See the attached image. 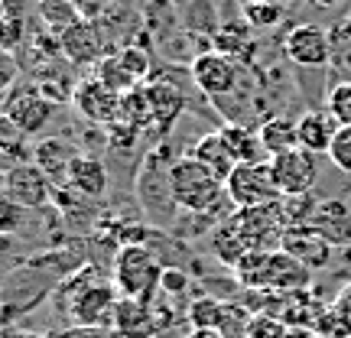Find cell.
<instances>
[{"mask_svg": "<svg viewBox=\"0 0 351 338\" xmlns=\"http://www.w3.org/2000/svg\"><path fill=\"white\" fill-rule=\"evenodd\" d=\"M283 202V199H280ZM263 205V208H238L208 231L212 234V254L221 263L238 267L247 254L280 251V238L287 231L283 205Z\"/></svg>", "mask_w": 351, "mask_h": 338, "instance_id": "obj_1", "label": "cell"}, {"mask_svg": "<svg viewBox=\"0 0 351 338\" xmlns=\"http://www.w3.org/2000/svg\"><path fill=\"white\" fill-rule=\"evenodd\" d=\"M238 280L247 289H274V293H302L313 280V270L293 261L283 251H257L247 254L244 261L234 267Z\"/></svg>", "mask_w": 351, "mask_h": 338, "instance_id": "obj_2", "label": "cell"}, {"mask_svg": "<svg viewBox=\"0 0 351 338\" xmlns=\"http://www.w3.org/2000/svg\"><path fill=\"white\" fill-rule=\"evenodd\" d=\"M169 182H173L176 205H179L182 215H212L221 202H228L225 182L212 169H205L195 156L173 160Z\"/></svg>", "mask_w": 351, "mask_h": 338, "instance_id": "obj_3", "label": "cell"}, {"mask_svg": "<svg viewBox=\"0 0 351 338\" xmlns=\"http://www.w3.org/2000/svg\"><path fill=\"white\" fill-rule=\"evenodd\" d=\"M163 270L150 244H121L111 263L114 289L121 300H153L163 283Z\"/></svg>", "mask_w": 351, "mask_h": 338, "instance_id": "obj_4", "label": "cell"}, {"mask_svg": "<svg viewBox=\"0 0 351 338\" xmlns=\"http://www.w3.org/2000/svg\"><path fill=\"white\" fill-rule=\"evenodd\" d=\"M163 156H166V150H150L143 156L140 173H137V199L153 225L173 228L182 212H179V205H176L173 182H169L173 163H163Z\"/></svg>", "mask_w": 351, "mask_h": 338, "instance_id": "obj_5", "label": "cell"}, {"mask_svg": "<svg viewBox=\"0 0 351 338\" xmlns=\"http://www.w3.org/2000/svg\"><path fill=\"white\" fill-rule=\"evenodd\" d=\"M117 302H121V293L114 289V283L91 280V283H82V287H72V300L65 302V315L75 326L111 328Z\"/></svg>", "mask_w": 351, "mask_h": 338, "instance_id": "obj_6", "label": "cell"}, {"mask_svg": "<svg viewBox=\"0 0 351 338\" xmlns=\"http://www.w3.org/2000/svg\"><path fill=\"white\" fill-rule=\"evenodd\" d=\"M225 192L234 208H263V205H276V202L283 199L274 182L270 163L234 166V173L225 179Z\"/></svg>", "mask_w": 351, "mask_h": 338, "instance_id": "obj_7", "label": "cell"}, {"mask_svg": "<svg viewBox=\"0 0 351 338\" xmlns=\"http://www.w3.org/2000/svg\"><path fill=\"white\" fill-rule=\"evenodd\" d=\"M0 104H3L0 114L10 117L26 137H36L39 130H46L52 121V114H56V101L46 98L36 85H20V82L10 88V95L0 101Z\"/></svg>", "mask_w": 351, "mask_h": 338, "instance_id": "obj_8", "label": "cell"}, {"mask_svg": "<svg viewBox=\"0 0 351 338\" xmlns=\"http://www.w3.org/2000/svg\"><path fill=\"white\" fill-rule=\"evenodd\" d=\"M270 173H274V182L283 199L313 195L315 182H319V156H313L309 150L296 147V150L274 156V160H270Z\"/></svg>", "mask_w": 351, "mask_h": 338, "instance_id": "obj_9", "label": "cell"}, {"mask_svg": "<svg viewBox=\"0 0 351 338\" xmlns=\"http://www.w3.org/2000/svg\"><path fill=\"white\" fill-rule=\"evenodd\" d=\"M3 192L20 208H46L56 195V186L36 163H13L3 173Z\"/></svg>", "mask_w": 351, "mask_h": 338, "instance_id": "obj_10", "label": "cell"}, {"mask_svg": "<svg viewBox=\"0 0 351 338\" xmlns=\"http://www.w3.org/2000/svg\"><path fill=\"white\" fill-rule=\"evenodd\" d=\"M72 108H75L88 124L95 127H111L121 117V95H114L108 85H101L98 78H78L75 91H72Z\"/></svg>", "mask_w": 351, "mask_h": 338, "instance_id": "obj_11", "label": "cell"}, {"mask_svg": "<svg viewBox=\"0 0 351 338\" xmlns=\"http://www.w3.org/2000/svg\"><path fill=\"white\" fill-rule=\"evenodd\" d=\"M283 56L289 62L302 65V69H315L332 59V43L328 33L315 23H293L287 39H283Z\"/></svg>", "mask_w": 351, "mask_h": 338, "instance_id": "obj_12", "label": "cell"}, {"mask_svg": "<svg viewBox=\"0 0 351 338\" xmlns=\"http://www.w3.org/2000/svg\"><path fill=\"white\" fill-rule=\"evenodd\" d=\"M59 39V52H62V59L72 69H88V65H98L104 59V36H101V29L91 20H78L75 26H69Z\"/></svg>", "mask_w": 351, "mask_h": 338, "instance_id": "obj_13", "label": "cell"}, {"mask_svg": "<svg viewBox=\"0 0 351 338\" xmlns=\"http://www.w3.org/2000/svg\"><path fill=\"white\" fill-rule=\"evenodd\" d=\"M192 78L208 98H225L238 88V65L225 52H202L192 62Z\"/></svg>", "mask_w": 351, "mask_h": 338, "instance_id": "obj_14", "label": "cell"}, {"mask_svg": "<svg viewBox=\"0 0 351 338\" xmlns=\"http://www.w3.org/2000/svg\"><path fill=\"white\" fill-rule=\"evenodd\" d=\"M309 228L332 248H351V205L341 199L315 202Z\"/></svg>", "mask_w": 351, "mask_h": 338, "instance_id": "obj_15", "label": "cell"}, {"mask_svg": "<svg viewBox=\"0 0 351 338\" xmlns=\"http://www.w3.org/2000/svg\"><path fill=\"white\" fill-rule=\"evenodd\" d=\"M280 251L289 254L293 261H300L309 270H322V267H328L335 248L326 244L309 225H289L283 231V238H280Z\"/></svg>", "mask_w": 351, "mask_h": 338, "instance_id": "obj_16", "label": "cell"}, {"mask_svg": "<svg viewBox=\"0 0 351 338\" xmlns=\"http://www.w3.org/2000/svg\"><path fill=\"white\" fill-rule=\"evenodd\" d=\"M111 328L117 338H156L163 322L153 309V300H121Z\"/></svg>", "mask_w": 351, "mask_h": 338, "instance_id": "obj_17", "label": "cell"}, {"mask_svg": "<svg viewBox=\"0 0 351 338\" xmlns=\"http://www.w3.org/2000/svg\"><path fill=\"white\" fill-rule=\"evenodd\" d=\"M65 186L72 189L78 199H104V192L111 186V176H108V166L101 163L98 156L78 153L75 160H72V166H69Z\"/></svg>", "mask_w": 351, "mask_h": 338, "instance_id": "obj_18", "label": "cell"}, {"mask_svg": "<svg viewBox=\"0 0 351 338\" xmlns=\"http://www.w3.org/2000/svg\"><path fill=\"white\" fill-rule=\"evenodd\" d=\"M339 134V124L328 111H306L296 121V137H300V147L309 150L313 156H328L332 150V140Z\"/></svg>", "mask_w": 351, "mask_h": 338, "instance_id": "obj_19", "label": "cell"}, {"mask_svg": "<svg viewBox=\"0 0 351 338\" xmlns=\"http://www.w3.org/2000/svg\"><path fill=\"white\" fill-rule=\"evenodd\" d=\"M75 156H78L75 147H69V143L59 140V137H49V140H39L36 143V150H33V163L49 176L52 186H65V179H69V166H72Z\"/></svg>", "mask_w": 351, "mask_h": 338, "instance_id": "obj_20", "label": "cell"}, {"mask_svg": "<svg viewBox=\"0 0 351 338\" xmlns=\"http://www.w3.org/2000/svg\"><path fill=\"white\" fill-rule=\"evenodd\" d=\"M221 137H225L228 150L231 156L241 163H270V156L263 150L261 143V134H257V127H247V124H225L221 127Z\"/></svg>", "mask_w": 351, "mask_h": 338, "instance_id": "obj_21", "label": "cell"}, {"mask_svg": "<svg viewBox=\"0 0 351 338\" xmlns=\"http://www.w3.org/2000/svg\"><path fill=\"white\" fill-rule=\"evenodd\" d=\"M147 91H150V101H153V127L160 134H166L176 124V117L182 114V108H186V95L173 82H150Z\"/></svg>", "mask_w": 351, "mask_h": 338, "instance_id": "obj_22", "label": "cell"}, {"mask_svg": "<svg viewBox=\"0 0 351 338\" xmlns=\"http://www.w3.org/2000/svg\"><path fill=\"white\" fill-rule=\"evenodd\" d=\"M192 156H195L205 169H212L221 182H225L228 176L234 173V166H238V160L231 156L225 137H221V130H212V134H205V137L195 140V150H192Z\"/></svg>", "mask_w": 351, "mask_h": 338, "instance_id": "obj_23", "label": "cell"}, {"mask_svg": "<svg viewBox=\"0 0 351 338\" xmlns=\"http://www.w3.org/2000/svg\"><path fill=\"white\" fill-rule=\"evenodd\" d=\"M257 134H261V143L267 156L274 160L280 153H289L300 147V137H296V121H289V117H267L261 127H257Z\"/></svg>", "mask_w": 351, "mask_h": 338, "instance_id": "obj_24", "label": "cell"}, {"mask_svg": "<svg viewBox=\"0 0 351 338\" xmlns=\"http://www.w3.org/2000/svg\"><path fill=\"white\" fill-rule=\"evenodd\" d=\"M36 13L52 36H62L69 26H75L78 20H85L78 0H36Z\"/></svg>", "mask_w": 351, "mask_h": 338, "instance_id": "obj_25", "label": "cell"}, {"mask_svg": "<svg viewBox=\"0 0 351 338\" xmlns=\"http://www.w3.org/2000/svg\"><path fill=\"white\" fill-rule=\"evenodd\" d=\"M95 78H98L101 85L111 88L114 95H121V98L130 95L134 88H140V82L124 69V62H121V56H117V52H108V56L95 65Z\"/></svg>", "mask_w": 351, "mask_h": 338, "instance_id": "obj_26", "label": "cell"}, {"mask_svg": "<svg viewBox=\"0 0 351 338\" xmlns=\"http://www.w3.org/2000/svg\"><path fill=\"white\" fill-rule=\"evenodd\" d=\"M117 121H127V124L137 127V130L153 127V101H150L147 85L134 88L130 95H124V98H121V117H117Z\"/></svg>", "mask_w": 351, "mask_h": 338, "instance_id": "obj_27", "label": "cell"}, {"mask_svg": "<svg viewBox=\"0 0 351 338\" xmlns=\"http://www.w3.org/2000/svg\"><path fill=\"white\" fill-rule=\"evenodd\" d=\"M228 313H231V306L212 300V296H202V300H195L186 309L189 326H192V328H221V332H225Z\"/></svg>", "mask_w": 351, "mask_h": 338, "instance_id": "obj_28", "label": "cell"}, {"mask_svg": "<svg viewBox=\"0 0 351 338\" xmlns=\"http://www.w3.org/2000/svg\"><path fill=\"white\" fill-rule=\"evenodd\" d=\"M244 20L257 29H270L283 20V7L280 0H247L244 3Z\"/></svg>", "mask_w": 351, "mask_h": 338, "instance_id": "obj_29", "label": "cell"}, {"mask_svg": "<svg viewBox=\"0 0 351 338\" xmlns=\"http://www.w3.org/2000/svg\"><path fill=\"white\" fill-rule=\"evenodd\" d=\"M26 140L29 137H26L23 130L13 124L10 117H3V114H0V153H3V156H10L13 163H23Z\"/></svg>", "mask_w": 351, "mask_h": 338, "instance_id": "obj_30", "label": "cell"}, {"mask_svg": "<svg viewBox=\"0 0 351 338\" xmlns=\"http://www.w3.org/2000/svg\"><path fill=\"white\" fill-rule=\"evenodd\" d=\"M26 43V20L0 10V52H20Z\"/></svg>", "mask_w": 351, "mask_h": 338, "instance_id": "obj_31", "label": "cell"}, {"mask_svg": "<svg viewBox=\"0 0 351 338\" xmlns=\"http://www.w3.org/2000/svg\"><path fill=\"white\" fill-rule=\"evenodd\" d=\"M326 111L335 117L339 127H351V82H339V85L328 91Z\"/></svg>", "mask_w": 351, "mask_h": 338, "instance_id": "obj_32", "label": "cell"}, {"mask_svg": "<svg viewBox=\"0 0 351 338\" xmlns=\"http://www.w3.org/2000/svg\"><path fill=\"white\" fill-rule=\"evenodd\" d=\"M121 56V62H124V69L130 72V75L137 78L140 85L150 78V72H153V62H150V52L147 49H140V46H124V49L117 52Z\"/></svg>", "mask_w": 351, "mask_h": 338, "instance_id": "obj_33", "label": "cell"}, {"mask_svg": "<svg viewBox=\"0 0 351 338\" xmlns=\"http://www.w3.org/2000/svg\"><path fill=\"white\" fill-rule=\"evenodd\" d=\"M23 218H26V208H20V205L0 189V234H16V231L23 228Z\"/></svg>", "mask_w": 351, "mask_h": 338, "instance_id": "obj_34", "label": "cell"}, {"mask_svg": "<svg viewBox=\"0 0 351 338\" xmlns=\"http://www.w3.org/2000/svg\"><path fill=\"white\" fill-rule=\"evenodd\" d=\"M328 160L335 169L351 176V127H339V134L332 140V150H328Z\"/></svg>", "mask_w": 351, "mask_h": 338, "instance_id": "obj_35", "label": "cell"}, {"mask_svg": "<svg viewBox=\"0 0 351 338\" xmlns=\"http://www.w3.org/2000/svg\"><path fill=\"white\" fill-rule=\"evenodd\" d=\"M16 78H20V62H16V56L0 52V101L10 95V88L16 85Z\"/></svg>", "mask_w": 351, "mask_h": 338, "instance_id": "obj_36", "label": "cell"}, {"mask_svg": "<svg viewBox=\"0 0 351 338\" xmlns=\"http://www.w3.org/2000/svg\"><path fill=\"white\" fill-rule=\"evenodd\" d=\"M49 338H117L114 335V328H91V326H72L65 328V332H56Z\"/></svg>", "mask_w": 351, "mask_h": 338, "instance_id": "obj_37", "label": "cell"}, {"mask_svg": "<svg viewBox=\"0 0 351 338\" xmlns=\"http://www.w3.org/2000/svg\"><path fill=\"white\" fill-rule=\"evenodd\" d=\"M26 3H29V0H0L3 13H13V16H23V13H26Z\"/></svg>", "mask_w": 351, "mask_h": 338, "instance_id": "obj_38", "label": "cell"}, {"mask_svg": "<svg viewBox=\"0 0 351 338\" xmlns=\"http://www.w3.org/2000/svg\"><path fill=\"white\" fill-rule=\"evenodd\" d=\"M186 338H228L221 328H192Z\"/></svg>", "mask_w": 351, "mask_h": 338, "instance_id": "obj_39", "label": "cell"}, {"mask_svg": "<svg viewBox=\"0 0 351 338\" xmlns=\"http://www.w3.org/2000/svg\"><path fill=\"white\" fill-rule=\"evenodd\" d=\"M283 338H315V335H313V332H309L306 326H287Z\"/></svg>", "mask_w": 351, "mask_h": 338, "instance_id": "obj_40", "label": "cell"}, {"mask_svg": "<svg viewBox=\"0 0 351 338\" xmlns=\"http://www.w3.org/2000/svg\"><path fill=\"white\" fill-rule=\"evenodd\" d=\"M10 166H13V160H10V156H3V153H0V173H7Z\"/></svg>", "mask_w": 351, "mask_h": 338, "instance_id": "obj_41", "label": "cell"}, {"mask_svg": "<svg viewBox=\"0 0 351 338\" xmlns=\"http://www.w3.org/2000/svg\"><path fill=\"white\" fill-rule=\"evenodd\" d=\"M319 7H339V3H345V0H315Z\"/></svg>", "mask_w": 351, "mask_h": 338, "instance_id": "obj_42", "label": "cell"}, {"mask_svg": "<svg viewBox=\"0 0 351 338\" xmlns=\"http://www.w3.org/2000/svg\"><path fill=\"white\" fill-rule=\"evenodd\" d=\"M289 3H302V0H289Z\"/></svg>", "mask_w": 351, "mask_h": 338, "instance_id": "obj_43", "label": "cell"}, {"mask_svg": "<svg viewBox=\"0 0 351 338\" xmlns=\"http://www.w3.org/2000/svg\"><path fill=\"white\" fill-rule=\"evenodd\" d=\"M0 338H10V335H0Z\"/></svg>", "mask_w": 351, "mask_h": 338, "instance_id": "obj_44", "label": "cell"}]
</instances>
